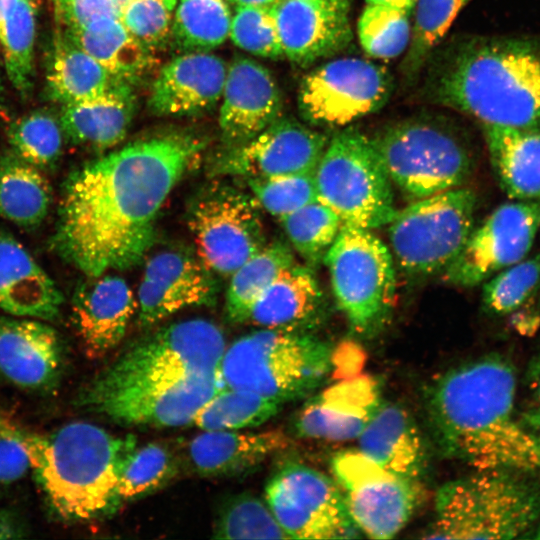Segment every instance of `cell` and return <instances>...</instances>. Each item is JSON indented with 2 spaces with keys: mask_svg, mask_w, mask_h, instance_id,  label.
I'll list each match as a JSON object with an SVG mask.
<instances>
[{
  "mask_svg": "<svg viewBox=\"0 0 540 540\" xmlns=\"http://www.w3.org/2000/svg\"><path fill=\"white\" fill-rule=\"evenodd\" d=\"M203 147L193 135L165 134L74 170L60 200L57 253L86 276L135 265L152 246L161 207Z\"/></svg>",
  "mask_w": 540,
  "mask_h": 540,
  "instance_id": "cell-1",
  "label": "cell"
},
{
  "mask_svg": "<svg viewBox=\"0 0 540 540\" xmlns=\"http://www.w3.org/2000/svg\"><path fill=\"white\" fill-rule=\"evenodd\" d=\"M516 392L514 365L496 353L440 375L427 411L442 449L477 470L540 475V445L516 414Z\"/></svg>",
  "mask_w": 540,
  "mask_h": 540,
  "instance_id": "cell-2",
  "label": "cell"
},
{
  "mask_svg": "<svg viewBox=\"0 0 540 540\" xmlns=\"http://www.w3.org/2000/svg\"><path fill=\"white\" fill-rule=\"evenodd\" d=\"M428 88L432 100L481 126L540 129V40L467 38L433 69Z\"/></svg>",
  "mask_w": 540,
  "mask_h": 540,
  "instance_id": "cell-3",
  "label": "cell"
},
{
  "mask_svg": "<svg viewBox=\"0 0 540 540\" xmlns=\"http://www.w3.org/2000/svg\"><path fill=\"white\" fill-rule=\"evenodd\" d=\"M22 435L31 469L58 517L84 521L117 508L120 477L138 447L133 435L115 436L84 421Z\"/></svg>",
  "mask_w": 540,
  "mask_h": 540,
  "instance_id": "cell-4",
  "label": "cell"
},
{
  "mask_svg": "<svg viewBox=\"0 0 540 540\" xmlns=\"http://www.w3.org/2000/svg\"><path fill=\"white\" fill-rule=\"evenodd\" d=\"M540 522V484L530 474L478 470L443 485L428 539H525Z\"/></svg>",
  "mask_w": 540,
  "mask_h": 540,
  "instance_id": "cell-5",
  "label": "cell"
},
{
  "mask_svg": "<svg viewBox=\"0 0 540 540\" xmlns=\"http://www.w3.org/2000/svg\"><path fill=\"white\" fill-rule=\"evenodd\" d=\"M332 350L308 332L262 328L226 348L222 382L283 404L322 383L332 371Z\"/></svg>",
  "mask_w": 540,
  "mask_h": 540,
  "instance_id": "cell-6",
  "label": "cell"
},
{
  "mask_svg": "<svg viewBox=\"0 0 540 540\" xmlns=\"http://www.w3.org/2000/svg\"><path fill=\"white\" fill-rule=\"evenodd\" d=\"M314 177L318 201L345 224L378 228L397 211L392 181L371 138L352 127L329 139Z\"/></svg>",
  "mask_w": 540,
  "mask_h": 540,
  "instance_id": "cell-7",
  "label": "cell"
},
{
  "mask_svg": "<svg viewBox=\"0 0 540 540\" xmlns=\"http://www.w3.org/2000/svg\"><path fill=\"white\" fill-rule=\"evenodd\" d=\"M324 261L351 330L364 337L377 334L391 314L396 289L388 246L371 229L343 223Z\"/></svg>",
  "mask_w": 540,
  "mask_h": 540,
  "instance_id": "cell-8",
  "label": "cell"
},
{
  "mask_svg": "<svg viewBox=\"0 0 540 540\" xmlns=\"http://www.w3.org/2000/svg\"><path fill=\"white\" fill-rule=\"evenodd\" d=\"M371 140L392 184L414 201L462 187L472 172L462 140L430 121L405 120Z\"/></svg>",
  "mask_w": 540,
  "mask_h": 540,
  "instance_id": "cell-9",
  "label": "cell"
},
{
  "mask_svg": "<svg viewBox=\"0 0 540 540\" xmlns=\"http://www.w3.org/2000/svg\"><path fill=\"white\" fill-rule=\"evenodd\" d=\"M476 194L463 187L415 200L387 224L398 265L407 274L426 276L446 268L474 228Z\"/></svg>",
  "mask_w": 540,
  "mask_h": 540,
  "instance_id": "cell-10",
  "label": "cell"
},
{
  "mask_svg": "<svg viewBox=\"0 0 540 540\" xmlns=\"http://www.w3.org/2000/svg\"><path fill=\"white\" fill-rule=\"evenodd\" d=\"M225 350L217 325L200 318L182 320L135 342L94 379L118 383L221 377Z\"/></svg>",
  "mask_w": 540,
  "mask_h": 540,
  "instance_id": "cell-11",
  "label": "cell"
},
{
  "mask_svg": "<svg viewBox=\"0 0 540 540\" xmlns=\"http://www.w3.org/2000/svg\"><path fill=\"white\" fill-rule=\"evenodd\" d=\"M261 208L252 195L214 184L197 195L188 212L197 257L223 277L238 269L266 243Z\"/></svg>",
  "mask_w": 540,
  "mask_h": 540,
  "instance_id": "cell-12",
  "label": "cell"
},
{
  "mask_svg": "<svg viewBox=\"0 0 540 540\" xmlns=\"http://www.w3.org/2000/svg\"><path fill=\"white\" fill-rule=\"evenodd\" d=\"M222 386L221 377L118 383L93 379L80 394L79 403L119 424L178 427L191 424Z\"/></svg>",
  "mask_w": 540,
  "mask_h": 540,
  "instance_id": "cell-13",
  "label": "cell"
},
{
  "mask_svg": "<svg viewBox=\"0 0 540 540\" xmlns=\"http://www.w3.org/2000/svg\"><path fill=\"white\" fill-rule=\"evenodd\" d=\"M265 497L288 538L360 536L337 482L314 468L296 462L285 463L269 480Z\"/></svg>",
  "mask_w": 540,
  "mask_h": 540,
  "instance_id": "cell-14",
  "label": "cell"
},
{
  "mask_svg": "<svg viewBox=\"0 0 540 540\" xmlns=\"http://www.w3.org/2000/svg\"><path fill=\"white\" fill-rule=\"evenodd\" d=\"M331 467L360 532L373 539H390L403 529L419 499L415 480L384 469L360 450L336 453Z\"/></svg>",
  "mask_w": 540,
  "mask_h": 540,
  "instance_id": "cell-15",
  "label": "cell"
},
{
  "mask_svg": "<svg viewBox=\"0 0 540 540\" xmlns=\"http://www.w3.org/2000/svg\"><path fill=\"white\" fill-rule=\"evenodd\" d=\"M391 88V77L382 66L357 57L338 58L303 78L298 107L312 124L345 126L383 107Z\"/></svg>",
  "mask_w": 540,
  "mask_h": 540,
  "instance_id": "cell-16",
  "label": "cell"
},
{
  "mask_svg": "<svg viewBox=\"0 0 540 540\" xmlns=\"http://www.w3.org/2000/svg\"><path fill=\"white\" fill-rule=\"evenodd\" d=\"M540 230V202L503 203L471 231L463 249L443 272L457 287H474L521 261Z\"/></svg>",
  "mask_w": 540,
  "mask_h": 540,
  "instance_id": "cell-17",
  "label": "cell"
},
{
  "mask_svg": "<svg viewBox=\"0 0 540 540\" xmlns=\"http://www.w3.org/2000/svg\"><path fill=\"white\" fill-rule=\"evenodd\" d=\"M328 142L327 135L295 119L278 117L252 139L222 153L212 172L245 180L314 173Z\"/></svg>",
  "mask_w": 540,
  "mask_h": 540,
  "instance_id": "cell-18",
  "label": "cell"
},
{
  "mask_svg": "<svg viewBox=\"0 0 540 540\" xmlns=\"http://www.w3.org/2000/svg\"><path fill=\"white\" fill-rule=\"evenodd\" d=\"M215 296L212 273L197 257L179 251L151 256L137 292L139 323L154 325L185 308L209 305Z\"/></svg>",
  "mask_w": 540,
  "mask_h": 540,
  "instance_id": "cell-19",
  "label": "cell"
},
{
  "mask_svg": "<svg viewBox=\"0 0 540 540\" xmlns=\"http://www.w3.org/2000/svg\"><path fill=\"white\" fill-rule=\"evenodd\" d=\"M378 381L369 375L338 380L311 397L295 419L304 438L347 441L358 438L382 403Z\"/></svg>",
  "mask_w": 540,
  "mask_h": 540,
  "instance_id": "cell-20",
  "label": "cell"
},
{
  "mask_svg": "<svg viewBox=\"0 0 540 540\" xmlns=\"http://www.w3.org/2000/svg\"><path fill=\"white\" fill-rule=\"evenodd\" d=\"M136 310V298L123 278L107 272L82 281L71 299V318L86 354L98 358L114 349Z\"/></svg>",
  "mask_w": 540,
  "mask_h": 540,
  "instance_id": "cell-21",
  "label": "cell"
},
{
  "mask_svg": "<svg viewBox=\"0 0 540 540\" xmlns=\"http://www.w3.org/2000/svg\"><path fill=\"white\" fill-rule=\"evenodd\" d=\"M273 15L283 55L301 66L329 57L351 41L348 6L278 0Z\"/></svg>",
  "mask_w": 540,
  "mask_h": 540,
  "instance_id": "cell-22",
  "label": "cell"
},
{
  "mask_svg": "<svg viewBox=\"0 0 540 540\" xmlns=\"http://www.w3.org/2000/svg\"><path fill=\"white\" fill-rule=\"evenodd\" d=\"M63 366V347L57 331L46 321L0 317V375L30 391L52 388Z\"/></svg>",
  "mask_w": 540,
  "mask_h": 540,
  "instance_id": "cell-23",
  "label": "cell"
},
{
  "mask_svg": "<svg viewBox=\"0 0 540 540\" xmlns=\"http://www.w3.org/2000/svg\"><path fill=\"white\" fill-rule=\"evenodd\" d=\"M219 126L230 146L242 144L279 117L280 90L270 72L246 57L228 67L222 92Z\"/></svg>",
  "mask_w": 540,
  "mask_h": 540,
  "instance_id": "cell-24",
  "label": "cell"
},
{
  "mask_svg": "<svg viewBox=\"0 0 540 540\" xmlns=\"http://www.w3.org/2000/svg\"><path fill=\"white\" fill-rule=\"evenodd\" d=\"M227 65L217 55L192 51L173 58L155 78L149 107L160 116L205 112L222 97Z\"/></svg>",
  "mask_w": 540,
  "mask_h": 540,
  "instance_id": "cell-25",
  "label": "cell"
},
{
  "mask_svg": "<svg viewBox=\"0 0 540 540\" xmlns=\"http://www.w3.org/2000/svg\"><path fill=\"white\" fill-rule=\"evenodd\" d=\"M62 303L53 279L17 239L0 231V310L48 322L60 315Z\"/></svg>",
  "mask_w": 540,
  "mask_h": 540,
  "instance_id": "cell-26",
  "label": "cell"
},
{
  "mask_svg": "<svg viewBox=\"0 0 540 540\" xmlns=\"http://www.w3.org/2000/svg\"><path fill=\"white\" fill-rule=\"evenodd\" d=\"M287 445L279 430H209L187 444L184 457L186 466L200 476H235L255 469Z\"/></svg>",
  "mask_w": 540,
  "mask_h": 540,
  "instance_id": "cell-27",
  "label": "cell"
},
{
  "mask_svg": "<svg viewBox=\"0 0 540 540\" xmlns=\"http://www.w3.org/2000/svg\"><path fill=\"white\" fill-rule=\"evenodd\" d=\"M324 308L315 275L295 263L282 270L258 296L248 322L262 328L308 332L320 324Z\"/></svg>",
  "mask_w": 540,
  "mask_h": 540,
  "instance_id": "cell-28",
  "label": "cell"
},
{
  "mask_svg": "<svg viewBox=\"0 0 540 540\" xmlns=\"http://www.w3.org/2000/svg\"><path fill=\"white\" fill-rule=\"evenodd\" d=\"M359 438V450L384 469L417 480L426 467L422 435L400 405L382 401Z\"/></svg>",
  "mask_w": 540,
  "mask_h": 540,
  "instance_id": "cell-29",
  "label": "cell"
},
{
  "mask_svg": "<svg viewBox=\"0 0 540 540\" xmlns=\"http://www.w3.org/2000/svg\"><path fill=\"white\" fill-rule=\"evenodd\" d=\"M134 112L130 84L122 81L102 95L63 105L59 119L64 135L72 143L106 150L125 138Z\"/></svg>",
  "mask_w": 540,
  "mask_h": 540,
  "instance_id": "cell-30",
  "label": "cell"
},
{
  "mask_svg": "<svg viewBox=\"0 0 540 540\" xmlns=\"http://www.w3.org/2000/svg\"><path fill=\"white\" fill-rule=\"evenodd\" d=\"M490 163L512 200L540 202V129L482 126Z\"/></svg>",
  "mask_w": 540,
  "mask_h": 540,
  "instance_id": "cell-31",
  "label": "cell"
},
{
  "mask_svg": "<svg viewBox=\"0 0 540 540\" xmlns=\"http://www.w3.org/2000/svg\"><path fill=\"white\" fill-rule=\"evenodd\" d=\"M65 32L113 76L129 84L154 66L152 50L134 38L119 19H104Z\"/></svg>",
  "mask_w": 540,
  "mask_h": 540,
  "instance_id": "cell-32",
  "label": "cell"
},
{
  "mask_svg": "<svg viewBox=\"0 0 540 540\" xmlns=\"http://www.w3.org/2000/svg\"><path fill=\"white\" fill-rule=\"evenodd\" d=\"M119 82L122 80L77 46L65 31L57 35L47 72L53 100L62 105L80 102L104 94Z\"/></svg>",
  "mask_w": 540,
  "mask_h": 540,
  "instance_id": "cell-33",
  "label": "cell"
},
{
  "mask_svg": "<svg viewBox=\"0 0 540 540\" xmlns=\"http://www.w3.org/2000/svg\"><path fill=\"white\" fill-rule=\"evenodd\" d=\"M52 189L41 169L13 151L0 157V216L21 227L39 225L49 213Z\"/></svg>",
  "mask_w": 540,
  "mask_h": 540,
  "instance_id": "cell-34",
  "label": "cell"
},
{
  "mask_svg": "<svg viewBox=\"0 0 540 540\" xmlns=\"http://www.w3.org/2000/svg\"><path fill=\"white\" fill-rule=\"evenodd\" d=\"M293 253L282 242L265 244L230 275L226 293V311L234 322H248L251 308L258 296L278 276L292 265Z\"/></svg>",
  "mask_w": 540,
  "mask_h": 540,
  "instance_id": "cell-35",
  "label": "cell"
},
{
  "mask_svg": "<svg viewBox=\"0 0 540 540\" xmlns=\"http://www.w3.org/2000/svg\"><path fill=\"white\" fill-rule=\"evenodd\" d=\"M36 19V0H16L0 19V48L6 73L22 96L32 87Z\"/></svg>",
  "mask_w": 540,
  "mask_h": 540,
  "instance_id": "cell-36",
  "label": "cell"
},
{
  "mask_svg": "<svg viewBox=\"0 0 540 540\" xmlns=\"http://www.w3.org/2000/svg\"><path fill=\"white\" fill-rule=\"evenodd\" d=\"M280 405L258 393L223 385L198 410L192 423L204 431L255 427L276 415Z\"/></svg>",
  "mask_w": 540,
  "mask_h": 540,
  "instance_id": "cell-37",
  "label": "cell"
},
{
  "mask_svg": "<svg viewBox=\"0 0 540 540\" xmlns=\"http://www.w3.org/2000/svg\"><path fill=\"white\" fill-rule=\"evenodd\" d=\"M172 39L187 51H207L229 36L231 12L225 0H177Z\"/></svg>",
  "mask_w": 540,
  "mask_h": 540,
  "instance_id": "cell-38",
  "label": "cell"
},
{
  "mask_svg": "<svg viewBox=\"0 0 540 540\" xmlns=\"http://www.w3.org/2000/svg\"><path fill=\"white\" fill-rule=\"evenodd\" d=\"M181 465L168 445L152 442L137 447L120 477L117 507L163 488L177 476Z\"/></svg>",
  "mask_w": 540,
  "mask_h": 540,
  "instance_id": "cell-39",
  "label": "cell"
},
{
  "mask_svg": "<svg viewBox=\"0 0 540 540\" xmlns=\"http://www.w3.org/2000/svg\"><path fill=\"white\" fill-rule=\"evenodd\" d=\"M7 135L13 152L41 170L55 166L61 157L64 131L60 119L47 111L36 110L17 118Z\"/></svg>",
  "mask_w": 540,
  "mask_h": 540,
  "instance_id": "cell-40",
  "label": "cell"
},
{
  "mask_svg": "<svg viewBox=\"0 0 540 540\" xmlns=\"http://www.w3.org/2000/svg\"><path fill=\"white\" fill-rule=\"evenodd\" d=\"M412 11V8L367 4L357 27L363 50L378 59H391L402 54L410 41Z\"/></svg>",
  "mask_w": 540,
  "mask_h": 540,
  "instance_id": "cell-41",
  "label": "cell"
},
{
  "mask_svg": "<svg viewBox=\"0 0 540 540\" xmlns=\"http://www.w3.org/2000/svg\"><path fill=\"white\" fill-rule=\"evenodd\" d=\"M279 220L294 250L312 264L324 260L343 224L320 201L312 202Z\"/></svg>",
  "mask_w": 540,
  "mask_h": 540,
  "instance_id": "cell-42",
  "label": "cell"
},
{
  "mask_svg": "<svg viewBox=\"0 0 540 540\" xmlns=\"http://www.w3.org/2000/svg\"><path fill=\"white\" fill-rule=\"evenodd\" d=\"M468 1L416 0L410 41L401 64V70L406 77L412 78L418 74L433 48Z\"/></svg>",
  "mask_w": 540,
  "mask_h": 540,
  "instance_id": "cell-43",
  "label": "cell"
},
{
  "mask_svg": "<svg viewBox=\"0 0 540 540\" xmlns=\"http://www.w3.org/2000/svg\"><path fill=\"white\" fill-rule=\"evenodd\" d=\"M217 539L288 538L267 503L248 494H237L220 507L214 526Z\"/></svg>",
  "mask_w": 540,
  "mask_h": 540,
  "instance_id": "cell-44",
  "label": "cell"
},
{
  "mask_svg": "<svg viewBox=\"0 0 540 540\" xmlns=\"http://www.w3.org/2000/svg\"><path fill=\"white\" fill-rule=\"evenodd\" d=\"M540 288V249L484 282L482 304L496 316L518 311Z\"/></svg>",
  "mask_w": 540,
  "mask_h": 540,
  "instance_id": "cell-45",
  "label": "cell"
},
{
  "mask_svg": "<svg viewBox=\"0 0 540 540\" xmlns=\"http://www.w3.org/2000/svg\"><path fill=\"white\" fill-rule=\"evenodd\" d=\"M261 209L278 219L318 201L314 173L247 179Z\"/></svg>",
  "mask_w": 540,
  "mask_h": 540,
  "instance_id": "cell-46",
  "label": "cell"
},
{
  "mask_svg": "<svg viewBox=\"0 0 540 540\" xmlns=\"http://www.w3.org/2000/svg\"><path fill=\"white\" fill-rule=\"evenodd\" d=\"M229 36L236 46L253 55L265 58L283 55L270 8L237 6Z\"/></svg>",
  "mask_w": 540,
  "mask_h": 540,
  "instance_id": "cell-47",
  "label": "cell"
},
{
  "mask_svg": "<svg viewBox=\"0 0 540 540\" xmlns=\"http://www.w3.org/2000/svg\"><path fill=\"white\" fill-rule=\"evenodd\" d=\"M171 11L162 0H128L119 20L134 38L153 51L172 39Z\"/></svg>",
  "mask_w": 540,
  "mask_h": 540,
  "instance_id": "cell-48",
  "label": "cell"
},
{
  "mask_svg": "<svg viewBox=\"0 0 540 540\" xmlns=\"http://www.w3.org/2000/svg\"><path fill=\"white\" fill-rule=\"evenodd\" d=\"M22 432L0 419V487L19 481L31 469Z\"/></svg>",
  "mask_w": 540,
  "mask_h": 540,
  "instance_id": "cell-49",
  "label": "cell"
},
{
  "mask_svg": "<svg viewBox=\"0 0 540 540\" xmlns=\"http://www.w3.org/2000/svg\"><path fill=\"white\" fill-rule=\"evenodd\" d=\"M128 0H56L57 11L66 29L104 20L119 19Z\"/></svg>",
  "mask_w": 540,
  "mask_h": 540,
  "instance_id": "cell-50",
  "label": "cell"
},
{
  "mask_svg": "<svg viewBox=\"0 0 540 540\" xmlns=\"http://www.w3.org/2000/svg\"><path fill=\"white\" fill-rule=\"evenodd\" d=\"M332 371L336 380L355 377L364 365L365 353L352 341H344L332 350Z\"/></svg>",
  "mask_w": 540,
  "mask_h": 540,
  "instance_id": "cell-51",
  "label": "cell"
},
{
  "mask_svg": "<svg viewBox=\"0 0 540 540\" xmlns=\"http://www.w3.org/2000/svg\"><path fill=\"white\" fill-rule=\"evenodd\" d=\"M524 380L526 388L535 403L532 407H540V353L529 361Z\"/></svg>",
  "mask_w": 540,
  "mask_h": 540,
  "instance_id": "cell-52",
  "label": "cell"
},
{
  "mask_svg": "<svg viewBox=\"0 0 540 540\" xmlns=\"http://www.w3.org/2000/svg\"><path fill=\"white\" fill-rule=\"evenodd\" d=\"M23 529L15 517L7 512H0V539L23 537Z\"/></svg>",
  "mask_w": 540,
  "mask_h": 540,
  "instance_id": "cell-53",
  "label": "cell"
},
{
  "mask_svg": "<svg viewBox=\"0 0 540 540\" xmlns=\"http://www.w3.org/2000/svg\"><path fill=\"white\" fill-rule=\"evenodd\" d=\"M519 418L540 445V407H531L519 415Z\"/></svg>",
  "mask_w": 540,
  "mask_h": 540,
  "instance_id": "cell-54",
  "label": "cell"
},
{
  "mask_svg": "<svg viewBox=\"0 0 540 540\" xmlns=\"http://www.w3.org/2000/svg\"><path fill=\"white\" fill-rule=\"evenodd\" d=\"M366 3L367 4H385V5H392V6H397V7L414 9L416 0H366Z\"/></svg>",
  "mask_w": 540,
  "mask_h": 540,
  "instance_id": "cell-55",
  "label": "cell"
},
{
  "mask_svg": "<svg viewBox=\"0 0 540 540\" xmlns=\"http://www.w3.org/2000/svg\"><path fill=\"white\" fill-rule=\"evenodd\" d=\"M237 6L272 7L278 0H230Z\"/></svg>",
  "mask_w": 540,
  "mask_h": 540,
  "instance_id": "cell-56",
  "label": "cell"
},
{
  "mask_svg": "<svg viewBox=\"0 0 540 540\" xmlns=\"http://www.w3.org/2000/svg\"><path fill=\"white\" fill-rule=\"evenodd\" d=\"M16 0H0V19L4 12L15 2Z\"/></svg>",
  "mask_w": 540,
  "mask_h": 540,
  "instance_id": "cell-57",
  "label": "cell"
},
{
  "mask_svg": "<svg viewBox=\"0 0 540 540\" xmlns=\"http://www.w3.org/2000/svg\"><path fill=\"white\" fill-rule=\"evenodd\" d=\"M311 1H317L325 4H332V5H349V0H311Z\"/></svg>",
  "mask_w": 540,
  "mask_h": 540,
  "instance_id": "cell-58",
  "label": "cell"
},
{
  "mask_svg": "<svg viewBox=\"0 0 540 540\" xmlns=\"http://www.w3.org/2000/svg\"><path fill=\"white\" fill-rule=\"evenodd\" d=\"M529 539H540V522L526 536Z\"/></svg>",
  "mask_w": 540,
  "mask_h": 540,
  "instance_id": "cell-59",
  "label": "cell"
},
{
  "mask_svg": "<svg viewBox=\"0 0 540 540\" xmlns=\"http://www.w3.org/2000/svg\"><path fill=\"white\" fill-rule=\"evenodd\" d=\"M162 1L170 10H173L177 4V0H162Z\"/></svg>",
  "mask_w": 540,
  "mask_h": 540,
  "instance_id": "cell-60",
  "label": "cell"
},
{
  "mask_svg": "<svg viewBox=\"0 0 540 540\" xmlns=\"http://www.w3.org/2000/svg\"><path fill=\"white\" fill-rule=\"evenodd\" d=\"M4 101H3V89L0 82V114L4 111Z\"/></svg>",
  "mask_w": 540,
  "mask_h": 540,
  "instance_id": "cell-61",
  "label": "cell"
},
{
  "mask_svg": "<svg viewBox=\"0 0 540 540\" xmlns=\"http://www.w3.org/2000/svg\"><path fill=\"white\" fill-rule=\"evenodd\" d=\"M538 307L540 308V296H539V301H538Z\"/></svg>",
  "mask_w": 540,
  "mask_h": 540,
  "instance_id": "cell-62",
  "label": "cell"
}]
</instances>
